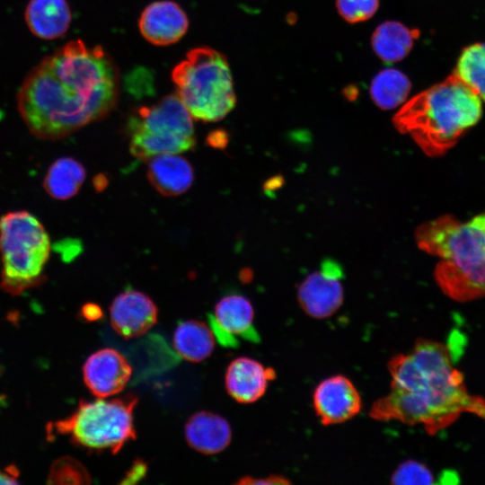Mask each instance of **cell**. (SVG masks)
Masks as SVG:
<instances>
[{
    "label": "cell",
    "mask_w": 485,
    "mask_h": 485,
    "mask_svg": "<svg viewBox=\"0 0 485 485\" xmlns=\"http://www.w3.org/2000/svg\"><path fill=\"white\" fill-rule=\"evenodd\" d=\"M118 93V70L110 57L101 47L76 40L30 72L17 103L31 134L59 140L106 117Z\"/></svg>",
    "instance_id": "obj_1"
},
{
    "label": "cell",
    "mask_w": 485,
    "mask_h": 485,
    "mask_svg": "<svg viewBox=\"0 0 485 485\" xmlns=\"http://www.w3.org/2000/svg\"><path fill=\"white\" fill-rule=\"evenodd\" d=\"M388 371L390 392L369 410L375 420L421 425L435 435L464 412L485 419V401L469 393L453 354L441 342L419 339L409 352L389 360Z\"/></svg>",
    "instance_id": "obj_2"
},
{
    "label": "cell",
    "mask_w": 485,
    "mask_h": 485,
    "mask_svg": "<svg viewBox=\"0 0 485 485\" xmlns=\"http://www.w3.org/2000/svg\"><path fill=\"white\" fill-rule=\"evenodd\" d=\"M419 249L440 258L435 278L458 302L485 297V212L463 222L450 215L417 228Z\"/></svg>",
    "instance_id": "obj_3"
},
{
    "label": "cell",
    "mask_w": 485,
    "mask_h": 485,
    "mask_svg": "<svg viewBox=\"0 0 485 485\" xmlns=\"http://www.w3.org/2000/svg\"><path fill=\"white\" fill-rule=\"evenodd\" d=\"M481 98L454 74L410 99L393 117L429 156H439L480 119Z\"/></svg>",
    "instance_id": "obj_4"
},
{
    "label": "cell",
    "mask_w": 485,
    "mask_h": 485,
    "mask_svg": "<svg viewBox=\"0 0 485 485\" xmlns=\"http://www.w3.org/2000/svg\"><path fill=\"white\" fill-rule=\"evenodd\" d=\"M176 95L192 118L218 121L235 106L236 97L228 62L217 50L198 47L174 66Z\"/></svg>",
    "instance_id": "obj_5"
},
{
    "label": "cell",
    "mask_w": 485,
    "mask_h": 485,
    "mask_svg": "<svg viewBox=\"0 0 485 485\" xmlns=\"http://www.w3.org/2000/svg\"><path fill=\"white\" fill-rule=\"evenodd\" d=\"M0 288L20 295L43 282L50 240L43 225L30 212H8L0 218Z\"/></svg>",
    "instance_id": "obj_6"
},
{
    "label": "cell",
    "mask_w": 485,
    "mask_h": 485,
    "mask_svg": "<svg viewBox=\"0 0 485 485\" xmlns=\"http://www.w3.org/2000/svg\"><path fill=\"white\" fill-rule=\"evenodd\" d=\"M137 401L133 395L82 401L69 417L51 424L48 434L67 435L73 442L87 449H108L115 454L136 438L133 410Z\"/></svg>",
    "instance_id": "obj_7"
},
{
    "label": "cell",
    "mask_w": 485,
    "mask_h": 485,
    "mask_svg": "<svg viewBox=\"0 0 485 485\" xmlns=\"http://www.w3.org/2000/svg\"><path fill=\"white\" fill-rule=\"evenodd\" d=\"M127 128L129 151L143 161L190 151L196 145L192 117L177 95L138 108L129 118Z\"/></svg>",
    "instance_id": "obj_8"
},
{
    "label": "cell",
    "mask_w": 485,
    "mask_h": 485,
    "mask_svg": "<svg viewBox=\"0 0 485 485\" xmlns=\"http://www.w3.org/2000/svg\"><path fill=\"white\" fill-rule=\"evenodd\" d=\"M343 270L332 259L322 261L320 269L309 274L297 289L302 310L313 319L332 316L344 300Z\"/></svg>",
    "instance_id": "obj_9"
},
{
    "label": "cell",
    "mask_w": 485,
    "mask_h": 485,
    "mask_svg": "<svg viewBox=\"0 0 485 485\" xmlns=\"http://www.w3.org/2000/svg\"><path fill=\"white\" fill-rule=\"evenodd\" d=\"M313 406L323 426L344 423L362 410V399L353 382L342 375L322 380L313 393Z\"/></svg>",
    "instance_id": "obj_10"
},
{
    "label": "cell",
    "mask_w": 485,
    "mask_h": 485,
    "mask_svg": "<svg viewBox=\"0 0 485 485\" xmlns=\"http://www.w3.org/2000/svg\"><path fill=\"white\" fill-rule=\"evenodd\" d=\"M131 366L123 355L112 348L92 354L83 367L88 389L99 398L112 396L124 389L131 375Z\"/></svg>",
    "instance_id": "obj_11"
},
{
    "label": "cell",
    "mask_w": 485,
    "mask_h": 485,
    "mask_svg": "<svg viewBox=\"0 0 485 485\" xmlns=\"http://www.w3.org/2000/svg\"><path fill=\"white\" fill-rule=\"evenodd\" d=\"M254 312L251 302L240 295L223 297L216 305L211 320L213 332L225 346H236L235 336L258 342L259 334L253 326Z\"/></svg>",
    "instance_id": "obj_12"
},
{
    "label": "cell",
    "mask_w": 485,
    "mask_h": 485,
    "mask_svg": "<svg viewBox=\"0 0 485 485\" xmlns=\"http://www.w3.org/2000/svg\"><path fill=\"white\" fill-rule=\"evenodd\" d=\"M110 322L122 337H139L157 320V308L146 294L128 289L118 295L110 306Z\"/></svg>",
    "instance_id": "obj_13"
},
{
    "label": "cell",
    "mask_w": 485,
    "mask_h": 485,
    "mask_svg": "<svg viewBox=\"0 0 485 485\" xmlns=\"http://www.w3.org/2000/svg\"><path fill=\"white\" fill-rule=\"evenodd\" d=\"M138 27L143 37L156 46H167L180 40L186 33L189 21L185 12L175 2L157 1L142 12Z\"/></svg>",
    "instance_id": "obj_14"
},
{
    "label": "cell",
    "mask_w": 485,
    "mask_h": 485,
    "mask_svg": "<svg viewBox=\"0 0 485 485\" xmlns=\"http://www.w3.org/2000/svg\"><path fill=\"white\" fill-rule=\"evenodd\" d=\"M275 371L250 357H238L231 362L225 375L228 393L239 402L251 403L265 393Z\"/></svg>",
    "instance_id": "obj_15"
},
{
    "label": "cell",
    "mask_w": 485,
    "mask_h": 485,
    "mask_svg": "<svg viewBox=\"0 0 485 485\" xmlns=\"http://www.w3.org/2000/svg\"><path fill=\"white\" fill-rule=\"evenodd\" d=\"M147 178L161 195L174 197L190 188L194 172L185 157L176 154H160L148 160Z\"/></svg>",
    "instance_id": "obj_16"
},
{
    "label": "cell",
    "mask_w": 485,
    "mask_h": 485,
    "mask_svg": "<svg viewBox=\"0 0 485 485\" xmlns=\"http://www.w3.org/2000/svg\"><path fill=\"white\" fill-rule=\"evenodd\" d=\"M71 19L66 0H31L25 10V21L30 31L43 40H54L64 35Z\"/></svg>",
    "instance_id": "obj_17"
},
{
    "label": "cell",
    "mask_w": 485,
    "mask_h": 485,
    "mask_svg": "<svg viewBox=\"0 0 485 485\" xmlns=\"http://www.w3.org/2000/svg\"><path fill=\"white\" fill-rule=\"evenodd\" d=\"M185 435L189 445L206 454L223 451L230 443L231 428L221 416L201 411L187 422Z\"/></svg>",
    "instance_id": "obj_18"
},
{
    "label": "cell",
    "mask_w": 485,
    "mask_h": 485,
    "mask_svg": "<svg viewBox=\"0 0 485 485\" xmlns=\"http://www.w3.org/2000/svg\"><path fill=\"white\" fill-rule=\"evenodd\" d=\"M419 31L396 21H386L374 31L371 45L375 55L386 64L402 60L410 53Z\"/></svg>",
    "instance_id": "obj_19"
},
{
    "label": "cell",
    "mask_w": 485,
    "mask_h": 485,
    "mask_svg": "<svg viewBox=\"0 0 485 485\" xmlns=\"http://www.w3.org/2000/svg\"><path fill=\"white\" fill-rule=\"evenodd\" d=\"M86 176L85 169L72 157H62L48 168L43 187L51 198L67 199L80 190Z\"/></svg>",
    "instance_id": "obj_20"
},
{
    "label": "cell",
    "mask_w": 485,
    "mask_h": 485,
    "mask_svg": "<svg viewBox=\"0 0 485 485\" xmlns=\"http://www.w3.org/2000/svg\"><path fill=\"white\" fill-rule=\"evenodd\" d=\"M174 348L183 358L200 362L212 353L215 340L211 330L198 321L181 322L173 334Z\"/></svg>",
    "instance_id": "obj_21"
},
{
    "label": "cell",
    "mask_w": 485,
    "mask_h": 485,
    "mask_svg": "<svg viewBox=\"0 0 485 485\" xmlns=\"http://www.w3.org/2000/svg\"><path fill=\"white\" fill-rule=\"evenodd\" d=\"M411 88L410 79L394 68H385L375 75L370 84V97L382 110H392L403 103Z\"/></svg>",
    "instance_id": "obj_22"
},
{
    "label": "cell",
    "mask_w": 485,
    "mask_h": 485,
    "mask_svg": "<svg viewBox=\"0 0 485 485\" xmlns=\"http://www.w3.org/2000/svg\"><path fill=\"white\" fill-rule=\"evenodd\" d=\"M454 74L485 101V43L464 48Z\"/></svg>",
    "instance_id": "obj_23"
},
{
    "label": "cell",
    "mask_w": 485,
    "mask_h": 485,
    "mask_svg": "<svg viewBox=\"0 0 485 485\" xmlns=\"http://www.w3.org/2000/svg\"><path fill=\"white\" fill-rule=\"evenodd\" d=\"M48 482L51 484H84L90 482L86 469L75 459L65 456L50 467Z\"/></svg>",
    "instance_id": "obj_24"
},
{
    "label": "cell",
    "mask_w": 485,
    "mask_h": 485,
    "mask_svg": "<svg viewBox=\"0 0 485 485\" xmlns=\"http://www.w3.org/2000/svg\"><path fill=\"white\" fill-rule=\"evenodd\" d=\"M391 482L395 485L401 484H433L436 482L431 470L424 463L407 460L402 462L394 470L391 476Z\"/></svg>",
    "instance_id": "obj_25"
},
{
    "label": "cell",
    "mask_w": 485,
    "mask_h": 485,
    "mask_svg": "<svg viewBox=\"0 0 485 485\" xmlns=\"http://www.w3.org/2000/svg\"><path fill=\"white\" fill-rule=\"evenodd\" d=\"M337 11L347 22L357 23L372 18L379 7V0H336Z\"/></svg>",
    "instance_id": "obj_26"
},
{
    "label": "cell",
    "mask_w": 485,
    "mask_h": 485,
    "mask_svg": "<svg viewBox=\"0 0 485 485\" xmlns=\"http://www.w3.org/2000/svg\"><path fill=\"white\" fill-rule=\"evenodd\" d=\"M239 484H290L291 481L284 476L281 475H270L264 478H251V477H245L242 478L240 481H238Z\"/></svg>",
    "instance_id": "obj_27"
},
{
    "label": "cell",
    "mask_w": 485,
    "mask_h": 485,
    "mask_svg": "<svg viewBox=\"0 0 485 485\" xmlns=\"http://www.w3.org/2000/svg\"><path fill=\"white\" fill-rule=\"evenodd\" d=\"M18 472L14 466H10L4 470H0V484L17 483Z\"/></svg>",
    "instance_id": "obj_28"
},
{
    "label": "cell",
    "mask_w": 485,
    "mask_h": 485,
    "mask_svg": "<svg viewBox=\"0 0 485 485\" xmlns=\"http://www.w3.org/2000/svg\"><path fill=\"white\" fill-rule=\"evenodd\" d=\"M82 314L86 320L94 321L101 317V310L94 304H87L82 309Z\"/></svg>",
    "instance_id": "obj_29"
},
{
    "label": "cell",
    "mask_w": 485,
    "mask_h": 485,
    "mask_svg": "<svg viewBox=\"0 0 485 485\" xmlns=\"http://www.w3.org/2000/svg\"><path fill=\"white\" fill-rule=\"evenodd\" d=\"M225 134L223 132H216V134H211L208 137V144L214 147H224L227 143V138H225Z\"/></svg>",
    "instance_id": "obj_30"
}]
</instances>
